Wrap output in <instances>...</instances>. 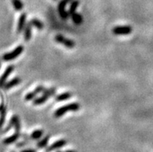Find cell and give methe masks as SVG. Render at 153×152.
Returning a JSON list of instances; mask_svg holds the SVG:
<instances>
[{"mask_svg": "<svg viewBox=\"0 0 153 152\" xmlns=\"http://www.w3.org/2000/svg\"><path fill=\"white\" fill-rule=\"evenodd\" d=\"M30 23L32 24V26H34V27H36L38 30H41L44 28V24H43V23H41L39 19H32L30 20Z\"/></svg>", "mask_w": 153, "mask_h": 152, "instance_id": "obj_21", "label": "cell"}, {"mask_svg": "<svg viewBox=\"0 0 153 152\" xmlns=\"http://www.w3.org/2000/svg\"><path fill=\"white\" fill-rule=\"evenodd\" d=\"M67 2L65 0H62L60 3L58 4V13L60 14V16L62 19H66L68 18V13L65 10V6L67 5Z\"/></svg>", "mask_w": 153, "mask_h": 152, "instance_id": "obj_7", "label": "cell"}, {"mask_svg": "<svg viewBox=\"0 0 153 152\" xmlns=\"http://www.w3.org/2000/svg\"><path fill=\"white\" fill-rule=\"evenodd\" d=\"M55 90H56L55 88H51V89H45V90L43 92L44 94H43L42 96L37 98L36 99L33 100V105L37 106V105H41V104L45 103V102L48 99L49 97L55 94V92H56Z\"/></svg>", "mask_w": 153, "mask_h": 152, "instance_id": "obj_2", "label": "cell"}, {"mask_svg": "<svg viewBox=\"0 0 153 152\" xmlns=\"http://www.w3.org/2000/svg\"><path fill=\"white\" fill-rule=\"evenodd\" d=\"M57 152H62V151H57Z\"/></svg>", "mask_w": 153, "mask_h": 152, "instance_id": "obj_26", "label": "cell"}, {"mask_svg": "<svg viewBox=\"0 0 153 152\" xmlns=\"http://www.w3.org/2000/svg\"><path fill=\"white\" fill-rule=\"evenodd\" d=\"M20 137V133H19V131H15L13 135H12L10 137H7V138L4 139L3 140V144L6 145H11V144H13L16 141H17L19 137Z\"/></svg>", "mask_w": 153, "mask_h": 152, "instance_id": "obj_9", "label": "cell"}, {"mask_svg": "<svg viewBox=\"0 0 153 152\" xmlns=\"http://www.w3.org/2000/svg\"><path fill=\"white\" fill-rule=\"evenodd\" d=\"M72 97V93H62V94L58 95L56 96V101H58V102H60V101H64L66 100V99H68Z\"/></svg>", "mask_w": 153, "mask_h": 152, "instance_id": "obj_17", "label": "cell"}, {"mask_svg": "<svg viewBox=\"0 0 153 152\" xmlns=\"http://www.w3.org/2000/svg\"><path fill=\"white\" fill-rule=\"evenodd\" d=\"M31 27H32V24L30 23V22H29L27 23L25 29H24V39L27 41H30L31 38V33H32Z\"/></svg>", "mask_w": 153, "mask_h": 152, "instance_id": "obj_12", "label": "cell"}, {"mask_svg": "<svg viewBox=\"0 0 153 152\" xmlns=\"http://www.w3.org/2000/svg\"><path fill=\"white\" fill-rule=\"evenodd\" d=\"M12 3L13 5V7L16 11H20L23 10V4L21 0H12Z\"/></svg>", "mask_w": 153, "mask_h": 152, "instance_id": "obj_19", "label": "cell"}, {"mask_svg": "<svg viewBox=\"0 0 153 152\" xmlns=\"http://www.w3.org/2000/svg\"><path fill=\"white\" fill-rule=\"evenodd\" d=\"M21 82V79L19 77H16L13 79H12L11 81L8 82L7 83H5V85H3V87L6 89H10L13 87L16 86V85H19V83Z\"/></svg>", "mask_w": 153, "mask_h": 152, "instance_id": "obj_11", "label": "cell"}, {"mask_svg": "<svg viewBox=\"0 0 153 152\" xmlns=\"http://www.w3.org/2000/svg\"><path fill=\"white\" fill-rule=\"evenodd\" d=\"M79 0H73L72 1V4L70 6L69 11H68V14L69 15H72L74 13H76V10L77 9L78 6H79Z\"/></svg>", "mask_w": 153, "mask_h": 152, "instance_id": "obj_18", "label": "cell"}, {"mask_svg": "<svg viewBox=\"0 0 153 152\" xmlns=\"http://www.w3.org/2000/svg\"><path fill=\"white\" fill-rule=\"evenodd\" d=\"M23 50H24V48H23V46H18L17 47H16L15 50H13L12 52L4 54L2 56V60L5 61V62H10V61L15 59V58L19 57L22 54V52L23 51Z\"/></svg>", "mask_w": 153, "mask_h": 152, "instance_id": "obj_3", "label": "cell"}, {"mask_svg": "<svg viewBox=\"0 0 153 152\" xmlns=\"http://www.w3.org/2000/svg\"><path fill=\"white\" fill-rule=\"evenodd\" d=\"M11 152H15V151H11Z\"/></svg>", "mask_w": 153, "mask_h": 152, "instance_id": "obj_27", "label": "cell"}, {"mask_svg": "<svg viewBox=\"0 0 153 152\" xmlns=\"http://www.w3.org/2000/svg\"><path fill=\"white\" fill-rule=\"evenodd\" d=\"M79 108L80 105L78 103V102H72V103L65 105V106H62V107L58 108V110L54 112V117H61V116H62L64 115L65 113H67V112L78 111V110H79Z\"/></svg>", "mask_w": 153, "mask_h": 152, "instance_id": "obj_1", "label": "cell"}, {"mask_svg": "<svg viewBox=\"0 0 153 152\" xmlns=\"http://www.w3.org/2000/svg\"><path fill=\"white\" fill-rule=\"evenodd\" d=\"M65 2H67V3H68V2H71V1H72V0H65Z\"/></svg>", "mask_w": 153, "mask_h": 152, "instance_id": "obj_25", "label": "cell"}, {"mask_svg": "<svg viewBox=\"0 0 153 152\" xmlns=\"http://www.w3.org/2000/svg\"><path fill=\"white\" fill-rule=\"evenodd\" d=\"M49 140H50V136H46L44 138H42V140H41L40 141L37 142V148H46L49 142Z\"/></svg>", "mask_w": 153, "mask_h": 152, "instance_id": "obj_16", "label": "cell"}, {"mask_svg": "<svg viewBox=\"0 0 153 152\" xmlns=\"http://www.w3.org/2000/svg\"><path fill=\"white\" fill-rule=\"evenodd\" d=\"M43 133H44V130H36L31 133V139L33 140H38L42 137Z\"/></svg>", "mask_w": 153, "mask_h": 152, "instance_id": "obj_20", "label": "cell"}, {"mask_svg": "<svg viewBox=\"0 0 153 152\" xmlns=\"http://www.w3.org/2000/svg\"><path fill=\"white\" fill-rule=\"evenodd\" d=\"M66 145H67V141H65L64 139H61V140H58L56 142L53 143L52 145L48 147L45 150V152H51L54 150H58V149L63 148Z\"/></svg>", "mask_w": 153, "mask_h": 152, "instance_id": "obj_6", "label": "cell"}, {"mask_svg": "<svg viewBox=\"0 0 153 152\" xmlns=\"http://www.w3.org/2000/svg\"><path fill=\"white\" fill-rule=\"evenodd\" d=\"M19 117H18V116L14 115L13 116V117L11 118V119H10V123H9V124H8V126H7V127H6V129L2 131V132H3V133H5V132H7L8 130H10L11 129L12 127L15 126L16 123H17V122L19 121Z\"/></svg>", "mask_w": 153, "mask_h": 152, "instance_id": "obj_14", "label": "cell"}, {"mask_svg": "<svg viewBox=\"0 0 153 152\" xmlns=\"http://www.w3.org/2000/svg\"><path fill=\"white\" fill-rule=\"evenodd\" d=\"M20 152H37V150L30 148V149H25V150H23V151H21Z\"/></svg>", "mask_w": 153, "mask_h": 152, "instance_id": "obj_23", "label": "cell"}, {"mask_svg": "<svg viewBox=\"0 0 153 152\" xmlns=\"http://www.w3.org/2000/svg\"><path fill=\"white\" fill-rule=\"evenodd\" d=\"M26 19H27V14L26 13H22L19 19V23H18L17 26V33H21L22 31L24 30L26 24Z\"/></svg>", "mask_w": 153, "mask_h": 152, "instance_id": "obj_10", "label": "cell"}, {"mask_svg": "<svg viewBox=\"0 0 153 152\" xmlns=\"http://www.w3.org/2000/svg\"><path fill=\"white\" fill-rule=\"evenodd\" d=\"M65 152H76V151H73V150H67V151H65Z\"/></svg>", "mask_w": 153, "mask_h": 152, "instance_id": "obj_24", "label": "cell"}, {"mask_svg": "<svg viewBox=\"0 0 153 152\" xmlns=\"http://www.w3.org/2000/svg\"><path fill=\"white\" fill-rule=\"evenodd\" d=\"M54 40H55L56 42L62 44H63L66 47H68V48H73L75 45H76V44H75L73 41L70 40V39L65 38L62 34H57L55 37H54Z\"/></svg>", "mask_w": 153, "mask_h": 152, "instance_id": "obj_4", "label": "cell"}, {"mask_svg": "<svg viewBox=\"0 0 153 152\" xmlns=\"http://www.w3.org/2000/svg\"><path fill=\"white\" fill-rule=\"evenodd\" d=\"M131 32L132 27L131 26H118L113 29V33L116 35H128Z\"/></svg>", "mask_w": 153, "mask_h": 152, "instance_id": "obj_5", "label": "cell"}, {"mask_svg": "<svg viewBox=\"0 0 153 152\" xmlns=\"http://www.w3.org/2000/svg\"><path fill=\"white\" fill-rule=\"evenodd\" d=\"M14 70V66L13 65H10L8 66L7 68L6 69L5 72L2 74V75L0 78V87H3V85H5L6 83V79L9 77V75L13 72V71Z\"/></svg>", "mask_w": 153, "mask_h": 152, "instance_id": "obj_8", "label": "cell"}, {"mask_svg": "<svg viewBox=\"0 0 153 152\" xmlns=\"http://www.w3.org/2000/svg\"><path fill=\"white\" fill-rule=\"evenodd\" d=\"M6 106L4 105L0 106V129L3 126L5 120H6Z\"/></svg>", "mask_w": 153, "mask_h": 152, "instance_id": "obj_13", "label": "cell"}, {"mask_svg": "<svg viewBox=\"0 0 153 152\" xmlns=\"http://www.w3.org/2000/svg\"><path fill=\"white\" fill-rule=\"evenodd\" d=\"M37 95V93L35 92V91H33V92H32V93H29L28 94H27V96H26L25 97V99L27 101H30V100H32V99H33L36 97V96Z\"/></svg>", "mask_w": 153, "mask_h": 152, "instance_id": "obj_22", "label": "cell"}, {"mask_svg": "<svg viewBox=\"0 0 153 152\" xmlns=\"http://www.w3.org/2000/svg\"><path fill=\"white\" fill-rule=\"evenodd\" d=\"M71 16H72V21L76 23V24H77V25H79V24H81L83 22V18H82L81 14L77 13H74L73 14L71 15Z\"/></svg>", "mask_w": 153, "mask_h": 152, "instance_id": "obj_15", "label": "cell"}]
</instances>
